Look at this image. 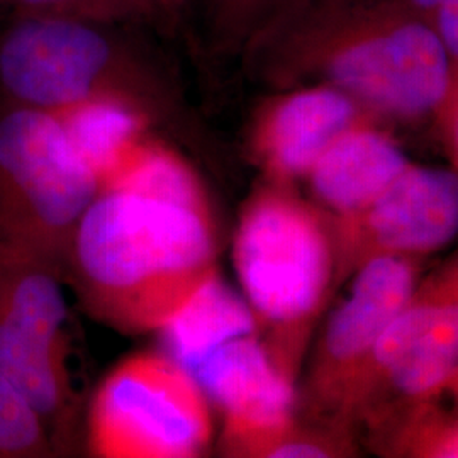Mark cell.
I'll list each match as a JSON object with an SVG mask.
<instances>
[{
    "label": "cell",
    "mask_w": 458,
    "mask_h": 458,
    "mask_svg": "<svg viewBox=\"0 0 458 458\" xmlns=\"http://www.w3.org/2000/svg\"><path fill=\"white\" fill-rule=\"evenodd\" d=\"M66 131L83 160L94 170L100 189L115 181L147 145L151 121L130 107L96 102L62 113Z\"/></svg>",
    "instance_id": "7c38bea8"
},
{
    "label": "cell",
    "mask_w": 458,
    "mask_h": 458,
    "mask_svg": "<svg viewBox=\"0 0 458 458\" xmlns=\"http://www.w3.org/2000/svg\"><path fill=\"white\" fill-rule=\"evenodd\" d=\"M310 0H204L209 41L225 55L250 56Z\"/></svg>",
    "instance_id": "4fadbf2b"
},
{
    "label": "cell",
    "mask_w": 458,
    "mask_h": 458,
    "mask_svg": "<svg viewBox=\"0 0 458 458\" xmlns=\"http://www.w3.org/2000/svg\"><path fill=\"white\" fill-rule=\"evenodd\" d=\"M214 438L213 406L166 352H140L102 378L87 411L98 458H197Z\"/></svg>",
    "instance_id": "8992f818"
},
{
    "label": "cell",
    "mask_w": 458,
    "mask_h": 458,
    "mask_svg": "<svg viewBox=\"0 0 458 458\" xmlns=\"http://www.w3.org/2000/svg\"><path fill=\"white\" fill-rule=\"evenodd\" d=\"M28 11L75 17L96 22L145 21L164 14L158 0H13Z\"/></svg>",
    "instance_id": "9a60e30c"
},
{
    "label": "cell",
    "mask_w": 458,
    "mask_h": 458,
    "mask_svg": "<svg viewBox=\"0 0 458 458\" xmlns=\"http://www.w3.org/2000/svg\"><path fill=\"white\" fill-rule=\"evenodd\" d=\"M448 104H452V109H454V114H452V140H454V147H455L458 155V85Z\"/></svg>",
    "instance_id": "ac0fdd59"
},
{
    "label": "cell",
    "mask_w": 458,
    "mask_h": 458,
    "mask_svg": "<svg viewBox=\"0 0 458 458\" xmlns=\"http://www.w3.org/2000/svg\"><path fill=\"white\" fill-rule=\"evenodd\" d=\"M58 455L48 428L30 401L0 374V458Z\"/></svg>",
    "instance_id": "5bb4252c"
},
{
    "label": "cell",
    "mask_w": 458,
    "mask_h": 458,
    "mask_svg": "<svg viewBox=\"0 0 458 458\" xmlns=\"http://www.w3.org/2000/svg\"><path fill=\"white\" fill-rule=\"evenodd\" d=\"M370 355L401 393L425 395L442 387L458 372V301L410 302Z\"/></svg>",
    "instance_id": "30bf717a"
},
{
    "label": "cell",
    "mask_w": 458,
    "mask_h": 458,
    "mask_svg": "<svg viewBox=\"0 0 458 458\" xmlns=\"http://www.w3.org/2000/svg\"><path fill=\"white\" fill-rule=\"evenodd\" d=\"M233 260L257 325L272 327L268 353L291 378L304 327L329 284L327 233L302 202L278 189H265L240 216Z\"/></svg>",
    "instance_id": "5b68a950"
},
{
    "label": "cell",
    "mask_w": 458,
    "mask_h": 458,
    "mask_svg": "<svg viewBox=\"0 0 458 458\" xmlns=\"http://www.w3.org/2000/svg\"><path fill=\"white\" fill-rule=\"evenodd\" d=\"M438 36L448 51L458 79V0H401ZM458 85V83H457Z\"/></svg>",
    "instance_id": "2e32d148"
},
{
    "label": "cell",
    "mask_w": 458,
    "mask_h": 458,
    "mask_svg": "<svg viewBox=\"0 0 458 458\" xmlns=\"http://www.w3.org/2000/svg\"><path fill=\"white\" fill-rule=\"evenodd\" d=\"M282 85H333L361 107L421 117L448 106L457 70L401 0H310L250 55Z\"/></svg>",
    "instance_id": "7a4b0ae2"
},
{
    "label": "cell",
    "mask_w": 458,
    "mask_h": 458,
    "mask_svg": "<svg viewBox=\"0 0 458 458\" xmlns=\"http://www.w3.org/2000/svg\"><path fill=\"white\" fill-rule=\"evenodd\" d=\"M360 104L327 83L301 85L267 102L251 148L277 181L308 175L342 134L360 124Z\"/></svg>",
    "instance_id": "52a82bcc"
},
{
    "label": "cell",
    "mask_w": 458,
    "mask_h": 458,
    "mask_svg": "<svg viewBox=\"0 0 458 458\" xmlns=\"http://www.w3.org/2000/svg\"><path fill=\"white\" fill-rule=\"evenodd\" d=\"M437 455L445 458H458V429L448 438L443 440L442 445L437 450Z\"/></svg>",
    "instance_id": "e0dca14e"
},
{
    "label": "cell",
    "mask_w": 458,
    "mask_h": 458,
    "mask_svg": "<svg viewBox=\"0 0 458 458\" xmlns=\"http://www.w3.org/2000/svg\"><path fill=\"white\" fill-rule=\"evenodd\" d=\"M408 166L404 153L386 134L359 124L327 148L308 177L323 204L352 214L370 206Z\"/></svg>",
    "instance_id": "8fae6325"
},
{
    "label": "cell",
    "mask_w": 458,
    "mask_h": 458,
    "mask_svg": "<svg viewBox=\"0 0 458 458\" xmlns=\"http://www.w3.org/2000/svg\"><path fill=\"white\" fill-rule=\"evenodd\" d=\"M100 191L94 170L55 113L0 106V245L64 272L83 213Z\"/></svg>",
    "instance_id": "277c9868"
},
{
    "label": "cell",
    "mask_w": 458,
    "mask_h": 458,
    "mask_svg": "<svg viewBox=\"0 0 458 458\" xmlns=\"http://www.w3.org/2000/svg\"><path fill=\"white\" fill-rule=\"evenodd\" d=\"M369 225L380 245L425 253L458 234V174L408 166L370 204Z\"/></svg>",
    "instance_id": "9c48e42d"
},
{
    "label": "cell",
    "mask_w": 458,
    "mask_h": 458,
    "mask_svg": "<svg viewBox=\"0 0 458 458\" xmlns=\"http://www.w3.org/2000/svg\"><path fill=\"white\" fill-rule=\"evenodd\" d=\"M412 285L410 265L394 255L377 257L361 268L350 297L327 321L312 384L318 397L344 367L372 352L380 335L410 304Z\"/></svg>",
    "instance_id": "ba28073f"
},
{
    "label": "cell",
    "mask_w": 458,
    "mask_h": 458,
    "mask_svg": "<svg viewBox=\"0 0 458 458\" xmlns=\"http://www.w3.org/2000/svg\"><path fill=\"white\" fill-rule=\"evenodd\" d=\"M216 248L211 200L196 172L151 141L83 213L64 277L100 323L158 333L217 274Z\"/></svg>",
    "instance_id": "6da1fadb"
},
{
    "label": "cell",
    "mask_w": 458,
    "mask_h": 458,
    "mask_svg": "<svg viewBox=\"0 0 458 458\" xmlns=\"http://www.w3.org/2000/svg\"><path fill=\"white\" fill-rule=\"evenodd\" d=\"M187 2H189V0H158L160 9H162V13H164V14H174V13H179Z\"/></svg>",
    "instance_id": "d6986e66"
},
{
    "label": "cell",
    "mask_w": 458,
    "mask_h": 458,
    "mask_svg": "<svg viewBox=\"0 0 458 458\" xmlns=\"http://www.w3.org/2000/svg\"><path fill=\"white\" fill-rule=\"evenodd\" d=\"M113 24L28 11L0 31V92L5 102L62 113L109 102L151 123L177 109L168 73Z\"/></svg>",
    "instance_id": "3957f363"
}]
</instances>
